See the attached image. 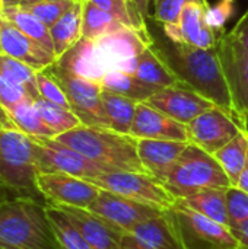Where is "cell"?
Returning a JSON list of instances; mask_svg holds the SVG:
<instances>
[{
    "mask_svg": "<svg viewBox=\"0 0 248 249\" xmlns=\"http://www.w3.org/2000/svg\"><path fill=\"white\" fill-rule=\"evenodd\" d=\"M153 48L175 73L180 82L186 83L237 120L216 47L200 48L174 42L167 38L165 41H161L158 47L153 44Z\"/></svg>",
    "mask_w": 248,
    "mask_h": 249,
    "instance_id": "cell-1",
    "label": "cell"
},
{
    "mask_svg": "<svg viewBox=\"0 0 248 249\" xmlns=\"http://www.w3.org/2000/svg\"><path fill=\"white\" fill-rule=\"evenodd\" d=\"M0 249H63L45 201L25 197L0 201Z\"/></svg>",
    "mask_w": 248,
    "mask_h": 249,
    "instance_id": "cell-2",
    "label": "cell"
},
{
    "mask_svg": "<svg viewBox=\"0 0 248 249\" xmlns=\"http://www.w3.org/2000/svg\"><path fill=\"white\" fill-rule=\"evenodd\" d=\"M56 140L98 163L107 172H146L137 155V139L130 134H120L111 128L79 125L58 134Z\"/></svg>",
    "mask_w": 248,
    "mask_h": 249,
    "instance_id": "cell-3",
    "label": "cell"
},
{
    "mask_svg": "<svg viewBox=\"0 0 248 249\" xmlns=\"http://www.w3.org/2000/svg\"><path fill=\"white\" fill-rule=\"evenodd\" d=\"M35 142L19 130L0 128V187L13 198L44 201L38 187Z\"/></svg>",
    "mask_w": 248,
    "mask_h": 249,
    "instance_id": "cell-4",
    "label": "cell"
},
{
    "mask_svg": "<svg viewBox=\"0 0 248 249\" xmlns=\"http://www.w3.org/2000/svg\"><path fill=\"white\" fill-rule=\"evenodd\" d=\"M164 185L175 200H183L205 190H227L232 184L213 155L189 143Z\"/></svg>",
    "mask_w": 248,
    "mask_h": 249,
    "instance_id": "cell-5",
    "label": "cell"
},
{
    "mask_svg": "<svg viewBox=\"0 0 248 249\" xmlns=\"http://www.w3.org/2000/svg\"><path fill=\"white\" fill-rule=\"evenodd\" d=\"M63 88L70 109L77 115L82 125L110 128V121L102 104V83L76 74L57 60L45 69Z\"/></svg>",
    "mask_w": 248,
    "mask_h": 249,
    "instance_id": "cell-6",
    "label": "cell"
},
{
    "mask_svg": "<svg viewBox=\"0 0 248 249\" xmlns=\"http://www.w3.org/2000/svg\"><path fill=\"white\" fill-rule=\"evenodd\" d=\"M186 249H240L229 226L221 225L175 201L168 210Z\"/></svg>",
    "mask_w": 248,
    "mask_h": 249,
    "instance_id": "cell-7",
    "label": "cell"
},
{
    "mask_svg": "<svg viewBox=\"0 0 248 249\" xmlns=\"http://www.w3.org/2000/svg\"><path fill=\"white\" fill-rule=\"evenodd\" d=\"M89 181H92L101 190L115 193L133 201L152 206L164 212L170 210L177 201L159 179L146 172L111 171L102 172Z\"/></svg>",
    "mask_w": 248,
    "mask_h": 249,
    "instance_id": "cell-8",
    "label": "cell"
},
{
    "mask_svg": "<svg viewBox=\"0 0 248 249\" xmlns=\"http://www.w3.org/2000/svg\"><path fill=\"white\" fill-rule=\"evenodd\" d=\"M219 60L227 77L237 120L243 127L248 123V51L237 44L228 32H221L216 44Z\"/></svg>",
    "mask_w": 248,
    "mask_h": 249,
    "instance_id": "cell-9",
    "label": "cell"
},
{
    "mask_svg": "<svg viewBox=\"0 0 248 249\" xmlns=\"http://www.w3.org/2000/svg\"><path fill=\"white\" fill-rule=\"evenodd\" d=\"M37 187L50 206L88 209L101 188L92 181L63 172H38Z\"/></svg>",
    "mask_w": 248,
    "mask_h": 249,
    "instance_id": "cell-10",
    "label": "cell"
},
{
    "mask_svg": "<svg viewBox=\"0 0 248 249\" xmlns=\"http://www.w3.org/2000/svg\"><path fill=\"white\" fill-rule=\"evenodd\" d=\"M34 142L35 160L39 172H63L85 179H92L107 172L98 163L56 139H34Z\"/></svg>",
    "mask_w": 248,
    "mask_h": 249,
    "instance_id": "cell-11",
    "label": "cell"
},
{
    "mask_svg": "<svg viewBox=\"0 0 248 249\" xmlns=\"http://www.w3.org/2000/svg\"><path fill=\"white\" fill-rule=\"evenodd\" d=\"M86 210H89L121 233L130 232L143 222H148L165 213L164 210L133 201L107 190H101L98 197Z\"/></svg>",
    "mask_w": 248,
    "mask_h": 249,
    "instance_id": "cell-12",
    "label": "cell"
},
{
    "mask_svg": "<svg viewBox=\"0 0 248 249\" xmlns=\"http://www.w3.org/2000/svg\"><path fill=\"white\" fill-rule=\"evenodd\" d=\"M243 128L247 127H243L224 109L213 107L187 124L189 143L213 155L228 144Z\"/></svg>",
    "mask_w": 248,
    "mask_h": 249,
    "instance_id": "cell-13",
    "label": "cell"
},
{
    "mask_svg": "<svg viewBox=\"0 0 248 249\" xmlns=\"http://www.w3.org/2000/svg\"><path fill=\"white\" fill-rule=\"evenodd\" d=\"M146 102L155 109L186 125L205 111L216 107L212 101L183 82L159 89Z\"/></svg>",
    "mask_w": 248,
    "mask_h": 249,
    "instance_id": "cell-14",
    "label": "cell"
},
{
    "mask_svg": "<svg viewBox=\"0 0 248 249\" xmlns=\"http://www.w3.org/2000/svg\"><path fill=\"white\" fill-rule=\"evenodd\" d=\"M120 249H186V247L171 213L167 210L123 233Z\"/></svg>",
    "mask_w": 248,
    "mask_h": 249,
    "instance_id": "cell-15",
    "label": "cell"
},
{
    "mask_svg": "<svg viewBox=\"0 0 248 249\" xmlns=\"http://www.w3.org/2000/svg\"><path fill=\"white\" fill-rule=\"evenodd\" d=\"M210 3H197L191 1L184 6L180 20L172 26H162L164 35L181 44H189L200 48H213L218 44L219 34L215 31L206 19V13Z\"/></svg>",
    "mask_w": 248,
    "mask_h": 249,
    "instance_id": "cell-16",
    "label": "cell"
},
{
    "mask_svg": "<svg viewBox=\"0 0 248 249\" xmlns=\"http://www.w3.org/2000/svg\"><path fill=\"white\" fill-rule=\"evenodd\" d=\"M0 54L20 60L37 71L45 70L57 58L37 41L23 34L15 23L0 15Z\"/></svg>",
    "mask_w": 248,
    "mask_h": 249,
    "instance_id": "cell-17",
    "label": "cell"
},
{
    "mask_svg": "<svg viewBox=\"0 0 248 249\" xmlns=\"http://www.w3.org/2000/svg\"><path fill=\"white\" fill-rule=\"evenodd\" d=\"M130 136L134 139L189 142L186 124L172 120L171 117L151 107L148 102L137 104Z\"/></svg>",
    "mask_w": 248,
    "mask_h": 249,
    "instance_id": "cell-18",
    "label": "cell"
},
{
    "mask_svg": "<svg viewBox=\"0 0 248 249\" xmlns=\"http://www.w3.org/2000/svg\"><path fill=\"white\" fill-rule=\"evenodd\" d=\"M187 144L189 142L137 139V155L145 171L164 184Z\"/></svg>",
    "mask_w": 248,
    "mask_h": 249,
    "instance_id": "cell-19",
    "label": "cell"
},
{
    "mask_svg": "<svg viewBox=\"0 0 248 249\" xmlns=\"http://www.w3.org/2000/svg\"><path fill=\"white\" fill-rule=\"evenodd\" d=\"M92 249H120L123 233L86 209L60 207Z\"/></svg>",
    "mask_w": 248,
    "mask_h": 249,
    "instance_id": "cell-20",
    "label": "cell"
},
{
    "mask_svg": "<svg viewBox=\"0 0 248 249\" xmlns=\"http://www.w3.org/2000/svg\"><path fill=\"white\" fill-rule=\"evenodd\" d=\"M82 9L83 1H75L70 9L50 26L54 55L57 60L82 39Z\"/></svg>",
    "mask_w": 248,
    "mask_h": 249,
    "instance_id": "cell-21",
    "label": "cell"
},
{
    "mask_svg": "<svg viewBox=\"0 0 248 249\" xmlns=\"http://www.w3.org/2000/svg\"><path fill=\"white\" fill-rule=\"evenodd\" d=\"M136 77L143 80L148 85L156 86L159 89L174 86L180 83L175 73L170 66L162 60L153 45L146 47L136 58V69L133 73Z\"/></svg>",
    "mask_w": 248,
    "mask_h": 249,
    "instance_id": "cell-22",
    "label": "cell"
},
{
    "mask_svg": "<svg viewBox=\"0 0 248 249\" xmlns=\"http://www.w3.org/2000/svg\"><path fill=\"white\" fill-rule=\"evenodd\" d=\"M227 190L225 188L205 190L202 193H197L194 196L177 201L221 225L229 226V217L227 209Z\"/></svg>",
    "mask_w": 248,
    "mask_h": 249,
    "instance_id": "cell-23",
    "label": "cell"
},
{
    "mask_svg": "<svg viewBox=\"0 0 248 249\" xmlns=\"http://www.w3.org/2000/svg\"><path fill=\"white\" fill-rule=\"evenodd\" d=\"M101 83L104 89L127 96L136 102H146L159 90V88L148 85L134 74L121 70H110L108 73H105Z\"/></svg>",
    "mask_w": 248,
    "mask_h": 249,
    "instance_id": "cell-24",
    "label": "cell"
},
{
    "mask_svg": "<svg viewBox=\"0 0 248 249\" xmlns=\"http://www.w3.org/2000/svg\"><path fill=\"white\" fill-rule=\"evenodd\" d=\"M0 15L9 19L12 23H15L23 34H26L29 38L37 41L39 45H42L45 50L54 54L53 39L50 35V28L39 20L32 12L22 6H7L0 9Z\"/></svg>",
    "mask_w": 248,
    "mask_h": 249,
    "instance_id": "cell-25",
    "label": "cell"
},
{
    "mask_svg": "<svg viewBox=\"0 0 248 249\" xmlns=\"http://www.w3.org/2000/svg\"><path fill=\"white\" fill-rule=\"evenodd\" d=\"M102 104L110 121V128L120 134H130V128L136 114V107L139 102L127 96L118 95L115 92H111L108 89H104Z\"/></svg>",
    "mask_w": 248,
    "mask_h": 249,
    "instance_id": "cell-26",
    "label": "cell"
},
{
    "mask_svg": "<svg viewBox=\"0 0 248 249\" xmlns=\"http://www.w3.org/2000/svg\"><path fill=\"white\" fill-rule=\"evenodd\" d=\"M124 26L111 13L102 10L89 0H83L82 9V38L88 41H96L108 34L120 31Z\"/></svg>",
    "mask_w": 248,
    "mask_h": 249,
    "instance_id": "cell-27",
    "label": "cell"
},
{
    "mask_svg": "<svg viewBox=\"0 0 248 249\" xmlns=\"http://www.w3.org/2000/svg\"><path fill=\"white\" fill-rule=\"evenodd\" d=\"M248 156V130L243 128L228 144L213 153V158L222 166L232 185L237 184Z\"/></svg>",
    "mask_w": 248,
    "mask_h": 249,
    "instance_id": "cell-28",
    "label": "cell"
},
{
    "mask_svg": "<svg viewBox=\"0 0 248 249\" xmlns=\"http://www.w3.org/2000/svg\"><path fill=\"white\" fill-rule=\"evenodd\" d=\"M15 127L23 134L34 139H54V131L44 123L32 98L20 102L9 111Z\"/></svg>",
    "mask_w": 248,
    "mask_h": 249,
    "instance_id": "cell-29",
    "label": "cell"
},
{
    "mask_svg": "<svg viewBox=\"0 0 248 249\" xmlns=\"http://www.w3.org/2000/svg\"><path fill=\"white\" fill-rule=\"evenodd\" d=\"M102 10L111 13L117 20H120L124 26L140 34L148 42L153 44V39L148 31L146 19L140 15L137 7L130 0H89Z\"/></svg>",
    "mask_w": 248,
    "mask_h": 249,
    "instance_id": "cell-30",
    "label": "cell"
},
{
    "mask_svg": "<svg viewBox=\"0 0 248 249\" xmlns=\"http://www.w3.org/2000/svg\"><path fill=\"white\" fill-rule=\"evenodd\" d=\"M47 214L50 223L54 229V233L63 249H92L83 235L72 223L67 214L56 206L47 204Z\"/></svg>",
    "mask_w": 248,
    "mask_h": 249,
    "instance_id": "cell-31",
    "label": "cell"
},
{
    "mask_svg": "<svg viewBox=\"0 0 248 249\" xmlns=\"http://www.w3.org/2000/svg\"><path fill=\"white\" fill-rule=\"evenodd\" d=\"M34 102H35V107L38 108L44 123L54 131L56 137L58 134H63L66 131H70V130L82 125L80 120L77 118V115L70 108L50 102L41 96L34 99Z\"/></svg>",
    "mask_w": 248,
    "mask_h": 249,
    "instance_id": "cell-32",
    "label": "cell"
},
{
    "mask_svg": "<svg viewBox=\"0 0 248 249\" xmlns=\"http://www.w3.org/2000/svg\"><path fill=\"white\" fill-rule=\"evenodd\" d=\"M0 76L20 85L32 99L39 96L37 88V70L13 57L0 54Z\"/></svg>",
    "mask_w": 248,
    "mask_h": 249,
    "instance_id": "cell-33",
    "label": "cell"
},
{
    "mask_svg": "<svg viewBox=\"0 0 248 249\" xmlns=\"http://www.w3.org/2000/svg\"><path fill=\"white\" fill-rule=\"evenodd\" d=\"M197 1L208 4V0H153V19L162 26L177 25L181 16V12L186 4Z\"/></svg>",
    "mask_w": 248,
    "mask_h": 249,
    "instance_id": "cell-34",
    "label": "cell"
},
{
    "mask_svg": "<svg viewBox=\"0 0 248 249\" xmlns=\"http://www.w3.org/2000/svg\"><path fill=\"white\" fill-rule=\"evenodd\" d=\"M227 209L229 228H235L248 220V194L241 188L231 185L227 190Z\"/></svg>",
    "mask_w": 248,
    "mask_h": 249,
    "instance_id": "cell-35",
    "label": "cell"
},
{
    "mask_svg": "<svg viewBox=\"0 0 248 249\" xmlns=\"http://www.w3.org/2000/svg\"><path fill=\"white\" fill-rule=\"evenodd\" d=\"M73 3V0H50L25 6V9L32 12L39 20H42L50 28L70 9Z\"/></svg>",
    "mask_w": 248,
    "mask_h": 249,
    "instance_id": "cell-36",
    "label": "cell"
},
{
    "mask_svg": "<svg viewBox=\"0 0 248 249\" xmlns=\"http://www.w3.org/2000/svg\"><path fill=\"white\" fill-rule=\"evenodd\" d=\"M37 88H38V93L41 98H44L50 102L58 104L61 107L70 108L63 88L47 70L37 71Z\"/></svg>",
    "mask_w": 248,
    "mask_h": 249,
    "instance_id": "cell-37",
    "label": "cell"
},
{
    "mask_svg": "<svg viewBox=\"0 0 248 249\" xmlns=\"http://www.w3.org/2000/svg\"><path fill=\"white\" fill-rule=\"evenodd\" d=\"M29 98L31 96L20 85L13 83L9 79L0 76V105L6 109L7 114L12 108H15L16 105Z\"/></svg>",
    "mask_w": 248,
    "mask_h": 249,
    "instance_id": "cell-38",
    "label": "cell"
},
{
    "mask_svg": "<svg viewBox=\"0 0 248 249\" xmlns=\"http://www.w3.org/2000/svg\"><path fill=\"white\" fill-rule=\"evenodd\" d=\"M232 1L228 0H221L219 3H216L215 6H209L208 13H206V19L208 23L218 32L224 31L225 23L228 22V19L232 15Z\"/></svg>",
    "mask_w": 248,
    "mask_h": 249,
    "instance_id": "cell-39",
    "label": "cell"
},
{
    "mask_svg": "<svg viewBox=\"0 0 248 249\" xmlns=\"http://www.w3.org/2000/svg\"><path fill=\"white\" fill-rule=\"evenodd\" d=\"M228 35L240 44L246 51H248V9L247 12L240 18V20L235 23V26L228 32Z\"/></svg>",
    "mask_w": 248,
    "mask_h": 249,
    "instance_id": "cell-40",
    "label": "cell"
},
{
    "mask_svg": "<svg viewBox=\"0 0 248 249\" xmlns=\"http://www.w3.org/2000/svg\"><path fill=\"white\" fill-rule=\"evenodd\" d=\"M231 231L240 242V249H248V220L235 228H231Z\"/></svg>",
    "mask_w": 248,
    "mask_h": 249,
    "instance_id": "cell-41",
    "label": "cell"
},
{
    "mask_svg": "<svg viewBox=\"0 0 248 249\" xmlns=\"http://www.w3.org/2000/svg\"><path fill=\"white\" fill-rule=\"evenodd\" d=\"M136 7L137 10L140 12V15L148 19V18H152L151 15V0H130Z\"/></svg>",
    "mask_w": 248,
    "mask_h": 249,
    "instance_id": "cell-42",
    "label": "cell"
},
{
    "mask_svg": "<svg viewBox=\"0 0 248 249\" xmlns=\"http://www.w3.org/2000/svg\"><path fill=\"white\" fill-rule=\"evenodd\" d=\"M235 187L241 188L243 191H246L248 194V156L247 162H246V166H244V169H243V172H241V175H240V178H238Z\"/></svg>",
    "mask_w": 248,
    "mask_h": 249,
    "instance_id": "cell-43",
    "label": "cell"
},
{
    "mask_svg": "<svg viewBox=\"0 0 248 249\" xmlns=\"http://www.w3.org/2000/svg\"><path fill=\"white\" fill-rule=\"evenodd\" d=\"M39 1H50V0H18V4L16 6H29V4H34V3H39Z\"/></svg>",
    "mask_w": 248,
    "mask_h": 249,
    "instance_id": "cell-44",
    "label": "cell"
},
{
    "mask_svg": "<svg viewBox=\"0 0 248 249\" xmlns=\"http://www.w3.org/2000/svg\"><path fill=\"white\" fill-rule=\"evenodd\" d=\"M0 3H1V6H0V9H1V7H7V6H16L18 0H0Z\"/></svg>",
    "mask_w": 248,
    "mask_h": 249,
    "instance_id": "cell-45",
    "label": "cell"
},
{
    "mask_svg": "<svg viewBox=\"0 0 248 249\" xmlns=\"http://www.w3.org/2000/svg\"><path fill=\"white\" fill-rule=\"evenodd\" d=\"M6 198H12V197H10V196H9V194H7L4 190L0 187V201H3V200H6Z\"/></svg>",
    "mask_w": 248,
    "mask_h": 249,
    "instance_id": "cell-46",
    "label": "cell"
},
{
    "mask_svg": "<svg viewBox=\"0 0 248 249\" xmlns=\"http://www.w3.org/2000/svg\"><path fill=\"white\" fill-rule=\"evenodd\" d=\"M73 1H83V0H73Z\"/></svg>",
    "mask_w": 248,
    "mask_h": 249,
    "instance_id": "cell-47",
    "label": "cell"
},
{
    "mask_svg": "<svg viewBox=\"0 0 248 249\" xmlns=\"http://www.w3.org/2000/svg\"><path fill=\"white\" fill-rule=\"evenodd\" d=\"M228 1H232V3H234V1H235V0H228Z\"/></svg>",
    "mask_w": 248,
    "mask_h": 249,
    "instance_id": "cell-48",
    "label": "cell"
},
{
    "mask_svg": "<svg viewBox=\"0 0 248 249\" xmlns=\"http://www.w3.org/2000/svg\"><path fill=\"white\" fill-rule=\"evenodd\" d=\"M152 1H153V0H151V4H152Z\"/></svg>",
    "mask_w": 248,
    "mask_h": 249,
    "instance_id": "cell-49",
    "label": "cell"
},
{
    "mask_svg": "<svg viewBox=\"0 0 248 249\" xmlns=\"http://www.w3.org/2000/svg\"><path fill=\"white\" fill-rule=\"evenodd\" d=\"M0 6H1V3H0Z\"/></svg>",
    "mask_w": 248,
    "mask_h": 249,
    "instance_id": "cell-50",
    "label": "cell"
}]
</instances>
